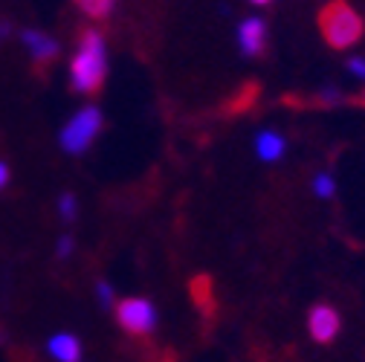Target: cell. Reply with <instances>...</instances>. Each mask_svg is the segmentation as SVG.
Segmentation results:
<instances>
[{"label": "cell", "mask_w": 365, "mask_h": 362, "mask_svg": "<svg viewBox=\"0 0 365 362\" xmlns=\"http://www.w3.org/2000/svg\"><path fill=\"white\" fill-rule=\"evenodd\" d=\"M307 328H310V336L319 342V345H328L339 336V328H342V319L339 313L331 307V304H316L307 316Z\"/></svg>", "instance_id": "5b68a950"}, {"label": "cell", "mask_w": 365, "mask_h": 362, "mask_svg": "<svg viewBox=\"0 0 365 362\" xmlns=\"http://www.w3.org/2000/svg\"><path fill=\"white\" fill-rule=\"evenodd\" d=\"M255 154L264 160V162H276L284 157V137L276 130H261L258 140H255Z\"/></svg>", "instance_id": "9c48e42d"}, {"label": "cell", "mask_w": 365, "mask_h": 362, "mask_svg": "<svg viewBox=\"0 0 365 362\" xmlns=\"http://www.w3.org/2000/svg\"><path fill=\"white\" fill-rule=\"evenodd\" d=\"M313 192H316V197H322V200H328V197H334V192H336V180L331 177V174H316L313 177Z\"/></svg>", "instance_id": "8fae6325"}, {"label": "cell", "mask_w": 365, "mask_h": 362, "mask_svg": "<svg viewBox=\"0 0 365 362\" xmlns=\"http://www.w3.org/2000/svg\"><path fill=\"white\" fill-rule=\"evenodd\" d=\"M73 249H76V241H73L70 235H61L58 244H56V255H58V258H70Z\"/></svg>", "instance_id": "5bb4252c"}, {"label": "cell", "mask_w": 365, "mask_h": 362, "mask_svg": "<svg viewBox=\"0 0 365 362\" xmlns=\"http://www.w3.org/2000/svg\"><path fill=\"white\" fill-rule=\"evenodd\" d=\"M252 4H269V0H252Z\"/></svg>", "instance_id": "ac0fdd59"}, {"label": "cell", "mask_w": 365, "mask_h": 362, "mask_svg": "<svg viewBox=\"0 0 365 362\" xmlns=\"http://www.w3.org/2000/svg\"><path fill=\"white\" fill-rule=\"evenodd\" d=\"M21 41H24V47L29 50V56L38 61V64H47L58 56V41L50 38L47 32H38V29H24L21 32Z\"/></svg>", "instance_id": "52a82bcc"}, {"label": "cell", "mask_w": 365, "mask_h": 362, "mask_svg": "<svg viewBox=\"0 0 365 362\" xmlns=\"http://www.w3.org/2000/svg\"><path fill=\"white\" fill-rule=\"evenodd\" d=\"M319 24H322L325 38L334 43V47H339V50L342 47H354V43L362 38V18L348 4H342V0L325 6Z\"/></svg>", "instance_id": "7a4b0ae2"}, {"label": "cell", "mask_w": 365, "mask_h": 362, "mask_svg": "<svg viewBox=\"0 0 365 362\" xmlns=\"http://www.w3.org/2000/svg\"><path fill=\"white\" fill-rule=\"evenodd\" d=\"M113 299H116V296H113V287H110L108 281H96V301H99V304H102L105 310L116 304Z\"/></svg>", "instance_id": "4fadbf2b"}, {"label": "cell", "mask_w": 365, "mask_h": 362, "mask_svg": "<svg viewBox=\"0 0 365 362\" xmlns=\"http://www.w3.org/2000/svg\"><path fill=\"white\" fill-rule=\"evenodd\" d=\"M58 214H61V220L73 223L76 214H78V200H76L73 195H61V197H58Z\"/></svg>", "instance_id": "7c38bea8"}, {"label": "cell", "mask_w": 365, "mask_h": 362, "mask_svg": "<svg viewBox=\"0 0 365 362\" xmlns=\"http://www.w3.org/2000/svg\"><path fill=\"white\" fill-rule=\"evenodd\" d=\"M43 353L53 362H84V345L76 333L70 331H58L43 342Z\"/></svg>", "instance_id": "8992f818"}, {"label": "cell", "mask_w": 365, "mask_h": 362, "mask_svg": "<svg viewBox=\"0 0 365 362\" xmlns=\"http://www.w3.org/2000/svg\"><path fill=\"white\" fill-rule=\"evenodd\" d=\"M6 183H9V168H6V162H0V189Z\"/></svg>", "instance_id": "2e32d148"}, {"label": "cell", "mask_w": 365, "mask_h": 362, "mask_svg": "<svg viewBox=\"0 0 365 362\" xmlns=\"http://www.w3.org/2000/svg\"><path fill=\"white\" fill-rule=\"evenodd\" d=\"M76 6L90 18H105L113 9V0H76Z\"/></svg>", "instance_id": "30bf717a"}, {"label": "cell", "mask_w": 365, "mask_h": 362, "mask_svg": "<svg viewBox=\"0 0 365 362\" xmlns=\"http://www.w3.org/2000/svg\"><path fill=\"white\" fill-rule=\"evenodd\" d=\"M113 313H116L119 328L130 336H145L157 328V307L148 299H140V296L122 299V301H116Z\"/></svg>", "instance_id": "277c9868"}, {"label": "cell", "mask_w": 365, "mask_h": 362, "mask_svg": "<svg viewBox=\"0 0 365 362\" xmlns=\"http://www.w3.org/2000/svg\"><path fill=\"white\" fill-rule=\"evenodd\" d=\"M264 41H267V26L261 18H247L238 26V47L247 56H258L264 50Z\"/></svg>", "instance_id": "ba28073f"}, {"label": "cell", "mask_w": 365, "mask_h": 362, "mask_svg": "<svg viewBox=\"0 0 365 362\" xmlns=\"http://www.w3.org/2000/svg\"><path fill=\"white\" fill-rule=\"evenodd\" d=\"M348 70H351L354 76L365 78V58H351V61H348Z\"/></svg>", "instance_id": "9a60e30c"}, {"label": "cell", "mask_w": 365, "mask_h": 362, "mask_svg": "<svg viewBox=\"0 0 365 362\" xmlns=\"http://www.w3.org/2000/svg\"><path fill=\"white\" fill-rule=\"evenodd\" d=\"M105 119L99 108H81L64 128H61V148L67 154H84L99 137Z\"/></svg>", "instance_id": "3957f363"}, {"label": "cell", "mask_w": 365, "mask_h": 362, "mask_svg": "<svg viewBox=\"0 0 365 362\" xmlns=\"http://www.w3.org/2000/svg\"><path fill=\"white\" fill-rule=\"evenodd\" d=\"M108 76V50L105 38L96 29H87L78 38V50L70 61V84L76 93H96Z\"/></svg>", "instance_id": "6da1fadb"}, {"label": "cell", "mask_w": 365, "mask_h": 362, "mask_svg": "<svg viewBox=\"0 0 365 362\" xmlns=\"http://www.w3.org/2000/svg\"><path fill=\"white\" fill-rule=\"evenodd\" d=\"M9 32H12V26H9L6 21H0V41H4V38H6Z\"/></svg>", "instance_id": "e0dca14e"}]
</instances>
